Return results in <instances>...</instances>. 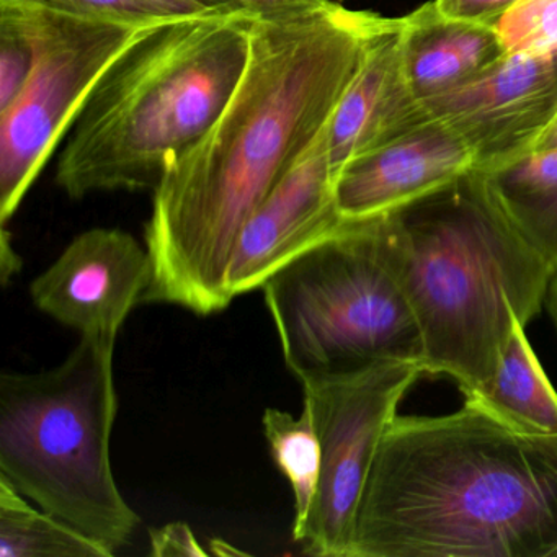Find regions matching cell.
Returning a JSON list of instances; mask_svg holds the SVG:
<instances>
[{
    "instance_id": "cell-20",
    "label": "cell",
    "mask_w": 557,
    "mask_h": 557,
    "mask_svg": "<svg viewBox=\"0 0 557 557\" xmlns=\"http://www.w3.org/2000/svg\"><path fill=\"white\" fill-rule=\"evenodd\" d=\"M494 28L507 54L557 53V0H518Z\"/></svg>"
},
{
    "instance_id": "cell-8",
    "label": "cell",
    "mask_w": 557,
    "mask_h": 557,
    "mask_svg": "<svg viewBox=\"0 0 557 557\" xmlns=\"http://www.w3.org/2000/svg\"><path fill=\"white\" fill-rule=\"evenodd\" d=\"M38 14L40 30L34 71L17 99L0 110L2 227L17 213L107 67L146 30L77 21L45 11Z\"/></svg>"
},
{
    "instance_id": "cell-16",
    "label": "cell",
    "mask_w": 557,
    "mask_h": 557,
    "mask_svg": "<svg viewBox=\"0 0 557 557\" xmlns=\"http://www.w3.org/2000/svg\"><path fill=\"white\" fill-rule=\"evenodd\" d=\"M468 397L521 432L557 435V393L520 321L515 322L491 387Z\"/></svg>"
},
{
    "instance_id": "cell-9",
    "label": "cell",
    "mask_w": 557,
    "mask_h": 557,
    "mask_svg": "<svg viewBox=\"0 0 557 557\" xmlns=\"http://www.w3.org/2000/svg\"><path fill=\"white\" fill-rule=\"evenodd\" d=\"M429 119L455 129L492 168L533 151L557 116V53L505 54L468 83L420 102Z\"/></svg>"
},
{
    "instance_id": "cell-15",
    "label": "cell",
    "mask_w": 557,
    "mask_h": 557,
    "mask_svg": "<svg viewBox=\"0 0 557 557\" xmlns=\"http://www.w3.org/2000/svg\"><path fill=\"white\" fill-rule=\"evenodd\" d=\"M474 171L518 233L557 270V149Z\"/></svg>"
},
{
    "instance_id": "cell-2",
    "label": "cell",
    "mask_w": 557,
    "mask_h": 557,
    "mask_svg": "<svg viewBox=\"0 0 557 557\" xmlns=\"http://www.w3.org/2000/svg\"><path fill=\"white\" fill-rule=\"evenodd\" d=\"M348 557H557V435L521 432L472 397L394 417Z\"/></svg>"
},
{
    "instance_id": "cell-28",
    "label": "cell",
    "mask_w": 557,
    "mask_h": 557,
    "mask_svg": "<svg viewBox=\"0 0 557 557\" xmlns=\"http://www.w3.org/2000/svg\"><path fill=\"white\" fill-rule=\"evenodd\" d=\"M547 309H549L550 318H553L554 324L557 327V270L554 273L553 282L549 285V292L546 296Z\"/></svg>"
},
{
    "instance_id": "cell-22",
    "label": "cell",
    "mask_w": 557,
    "mask_h": 557,
    "mask_svg": "<svg viewBox=\"0 0 557 557\" xmlns=\"http://www.w3.org/2000/svg\"><path fill=\"white\" fill-rule=\"evenodd\" d=\"M253 21H293L334 9L338 0H230Z\"/></svg>"
},
{
    "instance_id": "cell-5",
    "label": "cell",
    "mask_w": 557,
    "mask_h": 557,
    "mask_svg": "<svg viewBox=\"0 0 557 557\" xmlns=\"http://www.w3.org/2000/svg\"><path fill=\"white\" fill-rule=\"evenodd\" d=\"M115 344L81 337L51 370L0 376V475L113 554L139 524L110 459L119 413Z\"/></svg>"
},
{
    "instance_id": "cell-26",
    "label": "cell",
    "mask_w": 557,
    "mask_h": 557,
    "mask_svg": "<svg viewBox=\"0 0 557 557\" xmlns=\"http://www.w3.org/2000/svg\"><path fill=\"white\" fill-rule=\"evenodd\" d=\"M21 257L15 253L11 246V234L2 227V237H0V273H2V283L8 285L9 280L21 270Z\"/></svg>"
},
{
    "instance_id": "cell-4",
    "label": "cell",
    "mask_w": 557,
    "mask_h": 557,
    "mask_svg": "<svg viewBox=\"0 0 557 557\" xmlns=\"http://www.w3.org/2000/svg\"><path fill=\"white\" fill-rule=\"evenodd\" d=\"M246 14L164 22L143 30L87 97L57 169L71 200L154 191L218 122L247 66Z\"/></svg>"
},
{
    "instance_id": "cell-10",
    "label": "cell",
    "mask_w": 557,
    "mask_h": 557,
    "mask_svg": "<svg viewBox=\"0 0 557 557\" xmlns=\"http://www.w3.org/2000/svg\"><path fill=\"white\" fill-rule=\"evenodd\" d=\"M152 278L148 247L119 227H94L74 237L32 282L38 311L81 337L119 338Z\"/></svg>"
},
{
    "instance_id": "cell-19",
    "label": "cell",
    "mask_w": 557,
    "mask_h": 557,
    "mask_svg": "<svg viewBox=\"0 0 557 557\" xmlns=\"http://www.w3.org/2000/svg\"><path fill=\"white\" fill-rule=\"evenodd\" d=\"M38 30L37 9L0 0V110L17 99L34 71Z\"/></svg>"
},
{
    "instance_id": "cell-27",
    "label": "cell",
    "mask_w": 557,
    "mask_h": 557,
    "mask_svg": "<svg viewBox=\"0 0 557 557\" xmlns=\"http://www.w3.org/2000/svg\"><path fill=\"white\" fill-rule=\"evenodd\" d=\"M546 149H557V116L554 120L553 125L546 129L543 136H541L537 145L534 146L533 151H546ZM531 151V152H533Z\"/></svg>"
},
{
    "instance_id": "cell-12",
    "label": "cell",
    "mask_w": 557,
    "mask_h": 557,
    "mask_svg": "<svg viewBox=\"0 0 557 557\" xmlns=\"http://www.w3.org/2000/svg\"><path fill=\"white\" fill-rule=\"evenodd\" d=\"M474 169L465 139L435 119L348 161L335 175L338 211L345 220L391 213L451 184Z\"/></svg>"
},
{
    "instance_id": "cell-18",
    "label": "cell",
    "mask_w": 557,
    "mask_h": 557,
    "mask_svg": "<svg viewBox=\"0 0 557 557\" xmlns=\"http://www.w3.org/2000/svg\"><path fill=\"white\" fill-rule=\"evenodd\" d=\"M263 435L276 468L292 485L295 498L293 540L298 543L308 523L321 478V445L308 410L299 417L280 409H267Z\"/></svg>"
},
{
    "instance_id": "cell-29",
    "label": "cell",
    "mask_w": 557,
    "mask_h": 557,
    "mask_svg": "<svg viewBox=\"0 0 557 557\" xmlns=\"http://www.w3.org/2000/svg\"><path fill=\"white\" fill-rule=\"evenodd\" d=\"M338 2H341V0H338Z\"/></svg>"
},
{
    "instance_id": "cell-3",
    "label": "cell",
    "mask_w": 557,
    "mask_h": 557,
    "mask_svg": "<svg viewBox=\"0 0 557 557\" xmlns=\"http://www.w3.org/2000/svg\"><path fill=\"white\" fill-rule=\"evenodd\" d=\"M384 216L423 373L449 377L466 397L485 393L515 322L527 327L540 314L556 267L518 233L474 169Z\"/></svg>"
},
{
    "instance_id": "cell-17",
    "label": "cell",
    "mask_w": 557,
    "mask_h": 557,
    "mask_svg": "<svg viewBox=\"0 0 557 557\" xmlns=\"http://www.w3.org/2000/svg\"><path fill=\"white\" fill-rule=\"evenodd\" d=\"M0 475V557H112L99 541L32 505Z\"/></svg>"
},
{
    "instance_id": "cell-14",
    "label": "cell",
    "mask_w": 557,
    "mask_h": 557,
    "mask_svg": "<svg viewBox=\"0 0 557 557\" xmlns=\"http://www.w3.org/2000/svg\"><path fill=\"white\" fill-rule=\"evenodd\" d=\"M399 44L419 102L462 86L507 54L494 25L449 17L435 0L399 18Z\"/></svg>"
},
{
    "instance_id": "cell-24",
    "label": "cell",
    "mask_w": 557,
    "mask_h": 557,
    "mask_svg": "<svg viewBox=\"0 0 557 557\" xmlns=\"http://www.w3.org/2000/svg\"><path fill=\"white\" fill-rule=\"evenodd\" d=\"M165 21L195 17H226L243 14L230 0H145Z\"/></svg>"
},
{
    "instance_id": "cell-11",
    "label": "cell",
    "mask_w": 557,
    "mask_h": 557,
    "mask_svg": "<svg viewBox=\"0 0 557 557\" xmlns=\"http://www.w3.org/2000/svg\"><path fill=\"white\" fill-rule=\"evenodd\" d=\"M344 223L335 200L325 128L244 226L231 263V292L240 296L262 288L273 273Z\"/></svg>"
},
{
    "instance_id": "cell-7",
    "label": "cell",
    "mask_w": 557,
    "mask_h": 557,
    "mask_svg": "<svg viewBox=\"0 0 557 557\" xmlns=\"http://www.w3.org/2000/svg\"><path fill=\"white\" fill-rule=\"evenodd\" d=\"M412 361H383L344 373L298 377L321 445L318 494L302 531V553L348 557L358 504L381 438L410 387L423 376Z\"/></svg>"
},
{
    "instance_id": "cell-6",
    "label": "cell",
    "mask_w": 557,
    "mask_h": 557,
    "mask_svg": "<svg viewBox=\"0 0 557 557\" xmlns=\"http://www.w3.org/2000/svg\"><path fill=\"white\" fill-rule=\"evenodd\" d=\"M260 289L296 380L383 361L422 367V338L384 214L345 220Z\"/></svg>"
},
{
    "instance_id": "cell-1",
    "label": "cell",
    "mask_w": 557,
    "mask_h": 557,
    "mask_svg": "<svg viewBox=\"0 0 557 557\" xmlns=\"http://www.w3.org/2000/svg\"><path fill=\"white\" fill-rule=\"evenodd\" d=\"M383 18L338 4L252 22L249 60L226 109L152 191L146 302L198 315L231 305L230 269L244 226L327 128Z\"/></svg>"
},
{
    "instance_id": "cell-25",
    "label": "cell",
    "mask_w": 557,
    "mask_h": 557,
    "mask_svg": "<svg viewBox=\"0 0 557 557\" xmlns=\"http://www.w3.org/2000/svg\"><path fill=\"white\" fill-rule=\"evenodd\" d=\"M518 0H435L436 8L449 17L494 25Z\"/></svg>"
},
{
    "instance_id": "cell-23",
    "label": "cell",
    "mask_w": 557,
    "mask_h": 557,
    "mask_svg": "<svg viewBox=\"0 0 557 557\" xmlns=\"http://www.w3.org/2000/svg\"><path fill=\"white\" fill-rule=\"evenodd\" d=\"M149 537H151V554L156 557L208 556L191 528L184 521L152 528Z\"/></svg>"
},
{
    "instance_id": "cell-21",
    "label": "cell",
    "mask_w": 557,
    "mask_h": 557,
    "mask_svg": "<svg viewBox=\"0 0 557 557\" xmlns=\"http://www.w3.org/2000/svg\"><path fill=\"white\" fill-rule=\"evenodd\" d=\"M25 8L51 12L77 21L151 28L164 24V17L145 0H5Z\"/></svg>"
},
{
    "instance_id": "cell-13",
    "label": "cell",
    "mask_w": 557,
    "mask_h": 557,
    "mask_svg": "<svg viewBox=\"0 0 557 557\" xmlns=\"http://www.w3.org/2000/svg\"><path fill=\"white\" fill-rule=\"evenodd\" d=\"M426 119L404 71L399 18L384 17L329 122L327 151L334 181L348 161Z\"/></svg>"
}]
</instances>
